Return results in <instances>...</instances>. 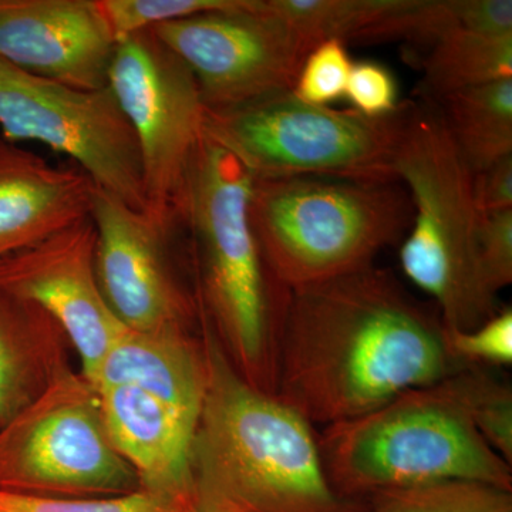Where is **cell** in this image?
Listing matches in <instances>:
<instances>
[{"mask_svg":"<svg viewBox=\"0 0 512 512\" xmlns=\"http://www.w3.org/2000/svg\"><path fill=\"white\" fill-rule=\"evenodd\" d=\"M90 384L94 390L136 387L200 419L208 384L204 343L198 345L185 328L161 332L126 329L104 356Z\"/></svg>","mask_w":512,"mask_h":512,"instance_id":"cell-17","label":"cell"},{"mask_svg":"<svg viewBox=\"0 0 512 512\" xmlns=\"http://www.w3.org/2000/svg\"><path fill=\"white\" fill-rule=\"evenodd\" d=\"M141 488L101 414L99 394L60 367L0 426V490L53 498L114 497Z\"/></svg>","mask_w":512,"mask_h":512,"instance_id":"cell-8","label":"cell"},{"mask_svg":"<svg viewBox=\"0 0 512 512\" xmlns=\"http://www.w3.org/2000/svg\"><path fill=\"white\" fill-rule=\"evenodd\" d=\"M96 229L90 217L0 261V292L45 312L69 338L92 383L126 326L97 282Z\"/></svg>","mask_w":512,"mask_h":512,"instance_id":"cell-12","label":"cell"},{"mask_svg":"<svg viewBox=\"0 0 512 512\" xmlns=\"http://www.w3.org/2000/svg\"><path fill=\"white\" fill-rule=\"evenodd\" d=\"M458 29L512 32L511 0H404L365 40H406L431 47Z\"/></svg>","mask_w":512,"mask_h":512,"instance_id":"cell-21","label":"cell"},{"mask_svg":"<svg viewBox=\"0 0 512 512\" xmlns=\"http://www.w3.org/2000/svg\"><path fill=\"white\" fill-rule=\"evenodd\" d=\"M89 217L96 229L97 282L116 318L134 332L185 328L194 305L164 255L175 220L134 210L96 185Z\"/></svg>","mask_w":512,"mask_h":512,"instance_id":"cell-13","label":"cell"},{"mask_svg":"<svg viewBox=\"0 0 512 512\" xmlns=\"http://www.w3.org/2000/svg\"><path fill=\"white\" fill-rule=\"evenodd\" d=\"M473 197L478 214L512 210V156L473 174Z\"/></svg>","mask_w":512,"mask_h":512,"instance_id":"cell-31","label":"cell"},{"mask_svg":"<svg viewBox=\"0 0 512 512\" xmlns=\"http://www.w3.org/2000/svg\"><path fill=\"white\" fill-rule=\"evenodd\" d=\"M352 66L348 43L325 40L303 59L291 92L305 103L328 106L345 97Z\"/></svg>","mask_w":512,"mask_h":512,"instance_id":"cell-27","label":"cell"},{"mask_svg":"<svg viewBox=\"0 0 512 512\" xmlns=\"http://www.w3.org/2000/svg\"><path fill=\"white\" fill-rule=\"evenodd\" d=\"M59 332L45 312L0 292V426L28 406L62 367L50 350Z\"/></svg>","mask_w":512,"mask_h":512,"instance_id":"cell-18","label":"cell"},{"mask_svg":"<svg viewBox=\"0 0 512 512\" xmlns=\"http://www.w3.org/2000/svg\"><path fill=\"white\" fill-rule=\"evenodd\" d=\"M464 409L481 437L512 466V390L510 384L467 366L450 376Z\"/></svg>","mask_w":512,"mask_h":512,"instance_id":"cell-24","label":"cell"},{"mask_svg":"<svg viewBox=\"0 0 512 512\" xmlns=\"http://www.w3.org/2000/svg\"><path fill=\"white\" fill-rule=\"evenodd\" d=\"M249 218L272 275L293 291L373 266L406 237L413 208L400 181L255 178Z\"/></svg>","mask_w":512,"mask_h":512,"instance_id":"cell-6","label":"cell"},{"mask_svg":"<svg viewBox=\"0 0 512 512\" xmlns=\"http://www.w3.org/2000/svg\"><path fill=\"white\" fill-rule=\"evenodd\" d=\"M433 101L471 173L512 156V79L458 90Z\"/></svg>","mask_w":512,"mask_h":512,"instance_id":"cell-19","label":"cell"},{"mask_svg":"<svg viewBox=\"0 0 512 512\" xmlns=\"http://www.w3.org/2000/svg\"><path fill=\"white\" fill-rule=\"evenodd\" d=\"M477 254L485 285L497 296L512 282V210L478 214Z\"/></svg>","mask_w":512,"mask_h":512,"instance_id":"cell-29","label":"cell"},{"mask_svg":"<svg viewBox=\"0 0 512 512\" xmlns=\"http://www.w3.org/2000/svg\"><path fill=\"white\" fill-rule=\"evenodd\" d=\"M309 50L338 39L365 40L376 25L402 8L404 0H266Z\"/></svg>","mask_w":512,"mask_h":512,"instance_id":"cell-22","label":"cell"},{"mask_svg":"<svg viewBox=\"0 0 512 512\" xmlns=\"http://www.w3.org/2000/svg\"><path fill=\"white\" fill-rule=\"evenodd\" d=\"M116 47L99 0H0V60L23 72L104 89Z\"/></svg>","mask_w":512,"mask_h":512,"instance_id":"cell-14","label":"cell"},{"mask_svg":"<svg viewBox=\"0 0 512 512\" xmlns=\"http://www.w3.org/2000/svg\"><path fill=\"white\" fill-rule=\"evenodd\" d=\"M320 456L343 498L446 481L512 491V470L470 420L450 377L323 427Z\"/></svg>","mask_w":512,"mask_h":512,"instance_id":"cell-4","label":"cell"},{"mask_svg":"<svg viewBox=\"0 0 512 512\" xmlns=\"http://www.w3.org/2000/svg\"><path fill=\"white\" fill-rule=\"evenodd\" d=\"M0 130L72 158L97 188L150 214L136 134L109 86L74 89L0 60Z\"/></svg>","mask_w":512,"mask_h":512,"instance_id":"cell-9","label":"cell"},{"mask_svg":"<svg viewBox=\"0 0 512 512\" xmlns=\"http://www.w3.org/2000/svg\"><path fill=\"white\" fill-rule=\"evenodd\" d=\"M448 348L466 366L512 365V311L505 308L471 330H446Z\"/></svg>","mask_w":512,"mask_h":512,"instance_id":"cell-28","label":"cell"},{"mask_svg":"<svg viewBox=\"0 0 512 512\" xmlns=\"http://www.w3.org/2000/svg\"><path fill=\"white\" fill-rule=\"evenodd\" d=\"M254 175L205 134L175 218L200 262L202 323L252 386L275 392L276 348L289 291L266 264L249 218Z\"/></svg>","mask_w":512,"mask_h":512,"instance_id":"cell-3","label":"cell"},{"mask_svg":"<svg viewBox=\"0 0 512 512\" xmlns=\"http://www.w3.org/2000/svg\"><path fill=\"white\" fill-rule=\"evenodd\" d=\"M94 184L0 137V261L89 217Z\"/></svg>","mask_w":512,"mask_h":512,"instance_id":"cell-16","label":"cell"},{"mask_svg":"<svg viewBox=\"0 0 512 512\" xmlns=\"http://www.w3.org/2000/svg\"><path fill=\"white\" fill-rule=\"evenodd\" d=\"M345 97L355 107L353 110L372 119L390 116L400 106L393 73L372 60L353 62Z\"/></svg>","mask_w":512,"mask_h":512,"instance_id":"cell-30","label":"cell"},{"mask_svg":"<svg viewBox=\"0 0 512 512\" xmlns=\"http://www.w3.org/2000/svg\"><path fill=\"white\" fill-rule=\"evenodd\" d=\"M238 3L239 0H99L117 43L163 23L234 8Z\"/></svg>","mask_w":512,"mask_h":512,"instance_id":"cell-26","label":"cell"},{"mask_svg":"<svg viewBox=\"0 0 512 512\" xmlns=\"http://www.w3.org/2000/svg\"><path fill=\"white\" fill-rule=\"evenodd\" d=\"M394 174L413 208L399 252L404 275L436 303L444 329L478 328L498 309L478 265L473 173L433 100L409 101Z\"/></svg>","mask_w":512,"mask_h":512,"instance_id":"cell-5","label":"cell"},{"mask_svg":"<svg viewBox=\"0 0 512 512\" xmlns=\"http://www.w3.org/2000/svg\"><path fill=\"white\" fill-rule=\"evenodd\" d=\"M96 392L110 439L136 471L141 488L195 504L192 450L200 419L136 387Z\"/></svg>","mask_w":512,"mask_h":512,"instance_id":"cell-15","label":"cell"},{"mask_svg":"<svg viewBox=\"0 0 512 512\" xmlns=\"http://www.w3.org/2000/svg\"><path fill=\"white\" fill-rule=\"evenodd\" d=\"M409 101L372 119L313 106L288 92L225 110H207L205 134L254 178L339 177L397 181L394 174Z\"/></svg>","mask_w":512,"mask_h":512,"instance_id":"cell-7","label":"cell"},{"mask_svg":"<svg viewBox=\"0 0 512 512\" xmlns=\"http://www.w3.org/2000/svg\"><path fill=\"white\" fill-rule=\"evenodd\" d=\"M367 497L370 503L362 512H512V491L468 481L397 488Z\"/></svg>","mask_w":512,"mask_h":512,"instance_id":"cell-23","label":"cell"},{"mask_svg":"<svg viewBox=\"0 0 512 512\" xmlns=\"http://www.w3.org/2000/svg\"><path fill=\"white\" fill-rule=\"evenodd\" d=\"M208 384L192 450L197 512H353L330 484L318 431L244 379L204 325Z\"/></svg>","mask_w":512,"mask_h":512,"instance_id":"cell-2","label":"cell"},{"mask_svg":"<svg viewBox=\"0 0 512 512\" xmlns=\"http://www.w3.org/2000/svg\"><path fill=\"white\" fill-rule=\"evenodd\" d=\"M109 87L136 134L150 214L174 221L175 205L205 137L207 107L197 80L148 29L119 40Z\"/></svg>","mask_w":512,"mask_h":512,"instance_id":"cell-10","label":"cell"},{"mask_svg":"<svg viewBox=\"0 0 512 512\" xmlns=\"http://www.w3.org/2000/svg\"><path fill=\"white\" fill-rule=\"evenodd\" d=\"M464 367L440 316L373 265L289 291L274 394L313 427H328Z\"/></svg>","mask_w":512,"mask_h":512,"instance_id":"cell-1","label":"cell"},{"mask_svg":"<svg viewBox=\"0 0 512 512\" xmlns=\"http://www.w3.org/2000/svg\"><path fill=\"white\" fill-rule=\"evenodd\" d=\"M512 79V32L458 29L430 47L424 62L427 99Z\"/></svg>","mask_w":512,"mask_h":512,"instance_id":"cell-20","label":"cell"},{"mask_svg":"<svg viewBox=\"0 0 512 512\" xmlns=\"http://www.w3.org/2000/svg\"><path fill=\"white\" fill-rule=\"evenodd\" d=\"M0 512H197V508L191 501L146 488L97 498L39 497L0 490Z\"/></svg>","mask_w":512,"mask_h":512,"instance_id":"cell-25","label":"cell"},{"mask_svg":"<svg viewBox=\"0 0 512 512\" xmlns=\"http://www.w3.org/2000/svg\"><path fill=\"white\" fill-rule=\"evenodd\" d=\"M151 30L194 74L207 110L292 90L311 52L266 0H239Z\"/></svg>","mask_w":512,"mask_h":512,"instance_id":"cell-11","label":"cell"}]
</instances>
